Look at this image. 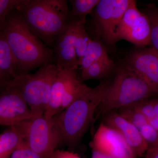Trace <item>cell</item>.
<instances>
[{
    "label": "cell",
    "instance_id": "1",
    "mask_svg": "<svg viewBox=\"0 0 158 158\" xmlns=\"http://www.w3.org/2000/svg\"><path fill=\"white\" fill-rule=\"evenodd\" d=\"M2 31L14 58L16 74L30 73L43 65L55 64L53 51L34 34L18 9L8 15Z\"/></svg>",
    "mask_w": 158,
    "mask_h": 158
},
{
    "label": "cell",
    "instance_id": "2",
    "mask_svg": "<svg viewBox=\"0 0 158 158\" xmlns=\"http://www.w3.org/2000/svg\"><path fill=\"white\" fill-rule=\"evenodd\" d=\"M110 83L101 82L96 87L90 88L52 118L60 133L61 144L72 146L81 140L90 125H93L95 112Z\"/></svg>",
    "mask_w": 158,
    "mask_h": 158
},
{
    "label": "cell",
    "instance_id": "3",
    "mask_svg": "<svg viewBox=\"0 0 158 158\" xmlns=\"http://www.w3.org/2000/svg\"><path fill=\"white\" fill-rule=\"evenodd\" d=\"M18 10L29 27L49 48L68 26L69 11L66 0H25Z\"/></svg>",
    "mask_w": 158,
    "mask_h": 158
},
{
    "label": "cell",
    "instance_id": "4",
    "mask_svg": "<svg viewBox=\"0 0 158 158\" xmlns=\"http://www.w3.org/2000/svg\"><path fill=\"white\" fill-rule=\"evenodd\" d=\"M115 72V77L105 89L97 109L93 123L100 116L109 112L156 97L158 94L146 82L120 63L116 66Z\"/></svg>",
    "mask_w": 158,
    "mask_h": 158
},
{
    "label": "cell",
    "instance_id": "5",
    "mask_svg": "<svg viewBox=\"0 0 158 158\" xmlns=\"http://www.w3.org/2000/svg\"><path fill=\"white\" fill-rule=\"evenodd\" d=\"M55 64L40 67L33 74H16L6 85L17 91L28 106L33 116L44 115L51 87L59 72Z\"/></svg>",
    "mask_w": 158,
    "mask_h": 158
},
{
    "label": "cell",
    "instance_id": "6",
    "mask_svg": "<svg viewBox=\"0 0 158 158\" xmlns=\"http://www.w3.org/2000/svg\"><path fill=\"white\" fill-rule=\"evenodd\" d=\"M23 141L42 158H50L61 144V139L52 118L48 119L41 115L25 121Z\"/></svg>",
    "mask_w": 158,
    "mask_h": 158
},
{
    "label": "cell",
    "instance_id": "7",
    "mask_svg": "<svg viewBox=\"0 0 158 158\" xmlns=\"http://www.w3.org/2000/svg\"><path fill=\"white\" fill-rule=\"evenodd\" d=\"M131 0H99L92 13L99 36L110 45L116 43L119 23Z\"/></svg>",
    "mask_w": 158,
    "mask_h": 158
},
{
    "label": "cell",
    "instance_id": "8",
    "mask_svg": "<svg viewBox=\"0 0 158 158\" xmlns=\"http://www.w3.org/2000/svg\"><path fill=\"white\" fill-rule=\"evenodd\" d=\"M120 64L158 92V51L150 47H136L127 54Z\"/></svg>",
    "mask_w": 158,
    "mask_h": 158
},
{
    "label": "cell",
    "instance_id": "9",
    "mask_svg": "<svg viewBox=\"0 0 158 158\" xmlns=\"http://www.w3.org/2000/svg\"><path fill=\"white\" fill-rule=\"evenodd\" d=\"M90 146L111 158H137L121 135L102 122L94 134Z\"/></svg>",
    "mask_w": 158,
    "mask_h": 158
},
{
    "label": "cell",
    "instance_id": "10",
    "mask_svg": "<svg viewBox=\"0 0 158 158\" xmlns=\"http://www.w3.org/2000/svg\"><path fill=\"white\" fill-rule=\"evenodd\" d=\"M33 117L28 106L17 91L5 85L0 91V126L10 127Z\"/></svg>",
    "mask_w": 158,
    "mask_h": 158
},
{
    "label": "cell",
    "instance_id": "11",
    "mask_svg": "<svg viewBox=\"0 0 158 158\" xmlns=\"http://www.w3.org/2000/svg\"><path fill=\"white\" fill-rule=\"evenodd\" d=\"M102 117V122L121 135L137 157L145 154L148 144L133 124L115 111L109 112Z\"/></svg>",
    "mask_w": 158,
    "mask_h": 158
},
{
    "label": "cell",
    "instance_id": "12",
    "mask_svg": "<svg viewBox=\"0 0 158 158\" xmlns=\"http://www.w3.org/2000/svg\"><path fill=\"white\" fill-rule=\"evenodd\" d=\"M78 22L69 19L67 28L52 46L55 64L58 69L77 68V59L74 43L76 27Z\"/></svg>",
    "mask_w": 158,
    "mask_h": 158
},
{
    "label": "cell",
    "instance_id": "13",
    "mask_svg": "<svg viewBox=\"0 0 158 158\" xmlns=\"http://www.w3.org/2000/svg\"><path fill=\"white\" fill-rule=\"evenodd\" d=\"M76 69L73 68L59 69L56 78L51 87L48 104L44 114L46 118L50 119L61 112L62 98L65 88L71 79L76 73Z\"/></svg>",
    "mask_w": 158,
    "mask_h": 158
},
{
    "label": "cell",
    "instance_id": "14",
    "mask_svg": "<svg viewBox=\"0 0 158 158\" xmlns=\"http://www.w3.org/2000/svg\"><path fill=\"white\" fill-rule=\"evenodd\" d=\"M115 111L138 130L148 147L158 145V131L149 124L145 116L136 109L134 105L123 107Z\"/></svg>",
    "mask_w": 158,
    "mask_h": 158
},
{
    "label": "cell",
    "instance_id": "15",
    "mask_svg": "<svg viewBox=\"0 0 158 158\" xmlns=\"http://www.w3.org/2000/svg\"><path fill=\"white\" fill-rule=\"evenodd\" d=\"M25 123V121L22 122L10 127L9 129L0 134V158H10L13 152L23 141Z\"/></svg>",
    "mask_w": 158,
    "mask_h": 158
},
{
    "label": "cell",
    "instance_id": "16",
    "mask_svg": "<svg viewBox=\"0 0 158 158\" xmlns=\"http://www.w3.org/2000/svg\"><path fill=\"white\" fill-rule=\"evenodd\" d=\"M121 39L131 43L137 47H144L150 45V30L149 23L146 16L142 12L135 23L122 36Z\"/></svg>",
    "mask_w": 158,
    "mask_h": 158
},
{
    "label": "cell",
    "instance_id": "17",
    "mask_svg": "<svg viewBox=\"0 0 158 158\" xmlns=\"http://www.w3.org/2000/svg\"><path fill=\"white\" fill-rule=\"evenodd\" d=\"M16 74L14 58L2 31H0V78L7 82Z\"/></svg>",
    "mask_w": 158,
    "mask_h": 158
},
{
    "label": "cell",
    "instance_id": "18",
    "mask_svg": "<svg viewBox=\"0 0 158 158\" xmlns=\"http://www.w3.org/2000/svg\"><path fill=\"white\" fill-rule=\"evenodd\" d=\"M116 64L111 58L97 61L81 70L79 80L82 82L88 80L106 78L116 71Z\"/></svg>",
    "mask_w": 158,
    "mask_h": 158
},
{
    "label": "cell",
    "instance_id": "19",
    "mask_svg": "<svg viewBox=\"0 0 158 158\" xmlns=\"http://www.w3.org/2000/svg\"><path fill=\"white\" fill-rule=\"evenodd\" d=\"M110 58L106 49L101 43L91 39L78 66H81V70H84L94 62Z\"/></svg>",
    "mask_w": 158,
    "mask_h": 158
},
{
    "label": "cell",
    "instance_id": "20",
    "mask_svg": "<svg viewBox=\"0 0 158 158\" xmlns=\"http://www.w3.org/2000/svg\"><path fill=\"white\" fill-rule=\"evenodd\" d=\"M90 88L87 85L80 81L77 74H75L65 88L62 98L61 111L80 98Z\"/></svg>",
    "mask_w": 158,
    "mask_h": 158
},
{
    "label": "cell",
    "instance_id": "21",
    "mask_svg": "<svg viewBox=\"0 0 158 158\" xmlns=\"http://www.w3.org/2000/svg\"><path fill=\"white\" fill-rule=\"evenodd\" d=\"M99 2V0H70L69 19L76 22L86 21L87 15L91 13Z\"/></svg>",
    "mask_w": 158,
    "mask_h": 158
},
{
    "label": "cell",
    "instance_id": "22",
    "mask_svg": "<svg viewBox=\"0 0 158 158\" xmlns=\"http://www.w3.org/2000/svg\"><path fill=\"white\" fill-rule=\"evenodd\" d=\"M141 14L142 12L137 8L136 1L131 0L118 25L116 35V42L120 40L122 36L135 23Z\"/></svg>",
    "mask_w": 158,
    "mask_h": 158
},
{
    "label": "cell",
    "instance_id": "23",
    "mask_svg": "<svg viewBox=\"0 0 158 158\" xmlns=\"http://www.w3.org/2000/svg\"><path fill=\"white\" fill-rule=\"evenodd\" d=\"M137 110L142 113L150 124L158 131V99L156 97L134 104Z\"/></svg>",
    "mask_w": 158,
    "mask_h": 158
},
{
    "label": "cell",
    "instance_id": "24",
    "mask_svg": "<svg viewBox=\"0 0 158 158\" xmlns=\"http://www.w3.org/2000/svg\"><path fill=\"white\" fill-rule=\"evenodd\" d=\"M142 13L146 16L150 30V47L158 51V9L153 4L146 5Z\"/></svg>",
    "mask_w": 158,
    "mask_h": 158
},
{
    "label": "cell",
    "instance_id": "25",
    "mask_svg": "<svg viewBox=\"0 0 158 158\" xmlns=\"http://www.w3.org/2000/svg\"><path fill=\"white\" fill-rule=\"evenodd\" d=\"M85 21H86L78 22L75 32L74 44L77 59L78 66L91 40L85 29Z\"/></svg>",
    "mask_w": 158,
    "mask_h": 158
},
{
    "label": "cell",
    "instance_id": "26",
    "mask_svg": "<svg viewBox=\"0 0 158 158\" xmlns=\"http://www.w3.org/2000/svg\"><path fill=\"white\" fill-rule=\"evenodd\" d=\"M24 2L25 0H0V31H2L8 15L19 9Z\"/></svg>",
    "mask_w": 158,
    "mask_h": 158
},
{
    "label": "cell",
    "instance_id": "27",
    "mask_svg": "<svg viewBox=\"0 0 158 158\" xmlns=\"http://www.w3.org/2000/svg\"><path fill=\"white\" fill-rule=\"evenodd\" d=\"M10 158H42L31 150L23 141L13 152Z\"/></svg>",
    "mask_w": 158,
    "mask_h": 158
},
{
    "label": "cell",
    "instance_id": "28",
    "mask_svg": "<svg viewBox=\"0 0 158 158\" xmlns=\"http://www.w3.org/2000/svg\"><path fill=\"white\" fill-rule=\"evenodd\" d=\"M50 158H82L76 153L63 150H56Z\"/></svg>",
    "mask_w": 158,
    "mask_h": 158
},
{
    "label": "cell",
    "instance_id": "29",
    "mask_svg": "<svg viewBox=\"0 0 158 158\" xmlns=\"http://www.w3.org/2000/svg\"><path fill=\"white\" fill-rule=\"evenodd\" d=\"M145 154V158H158V145L149 146Z\"/></svg>",
    "mask_w": 158,
    "mask_h": 158
},
{
    "label": "cell",
    "instance_id": "30",
    "mask_svg": "<svg viewBox=\"0 0 158 158\" xmlns=\"http://www.w3.org/2000/svg\"><path fill=\"white\" fill-rule=\"evenodd\" d=\"M91 148L92 150L91 158H111L98 150L94 148Z\"/></svg>",
    "mask_w": 158,
    "mask_h": 158
},
{
    "label": "cell",
    "instance_id": "31",
    "mask_svg": "<svg viewBox=\"0 0 158 158\" xmlns=\"http://www.w3.org/2000/svg\"><path fill=\"white\" fill-rule=\"evenodd\" d=\"M7 82L5 81H4V80H3L2 79L0 78V91H1V90H2V89L4 88V87H5Z\"/></svg>",
    "mask_w": 158,
    "mask_h": 158
}]
</instances>
